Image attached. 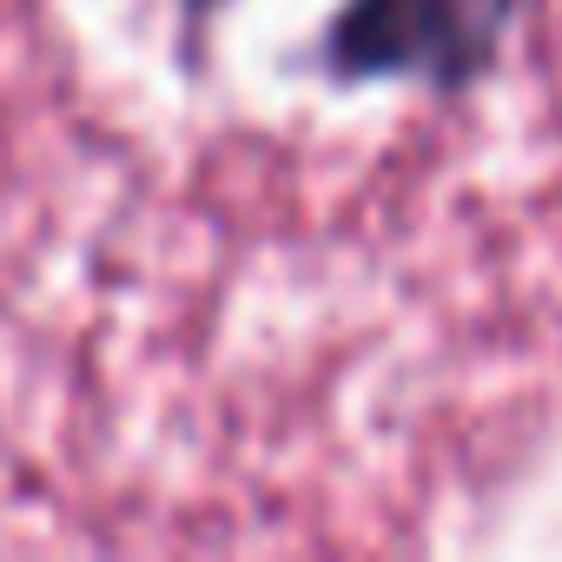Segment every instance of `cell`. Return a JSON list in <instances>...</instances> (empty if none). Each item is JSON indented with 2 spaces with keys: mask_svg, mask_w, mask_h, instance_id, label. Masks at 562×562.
Wrapping results in <instances>:
<instances>
[{
  "mask_svg": "<svg viewBox=\"0 0 562 562\" xmlns=\"http://www.w3.org/2000/svg\"><path fill=\"white\" fill-rule=\"evenodd\" d=\"M522 8L529 0H338L312 67L331 87H417L430 100H463L503 67Z\"/></svg>",
  "mask_w": 562,
  "mask_h": 562,
  "instance_id": "obj_1",
  "label": "cell"
},
{
  "mask_svg": "<svg viewBox=\"0 0 562 562\" xmlns=\"http://www.w3.org/2000/svg\"><path fill=\"white\" fill-rule=\"evenodd\" d=\"M232 8V0H179V47H186V60L199 67V47H205V34H212V21Z\"/></svg>",
  "mask_w": 562,
  "mask_h": 562,
  "instance_id": "obj_2",
  "label": "cell"
}]
</instances>
